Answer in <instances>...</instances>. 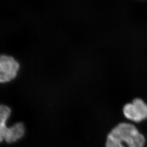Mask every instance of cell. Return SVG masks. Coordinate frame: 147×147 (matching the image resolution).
<instances>
[{
  "instance_id": "6da1fadb",
  "label": "cell",
  "mask_w": 147,
  "mask_h": 147,
  "mask_svg": "<svg viewBox=\"0 0 147 147\" xmlns=\"http://www.w3.org/2000/svg\"><path fill=\"white\" fill-rule=\"evenodd\" d=\"M144 136L131 124L121 123L109 134L106 147H144Z\"/></svg>"
},
{
  "instance_id": "7a4b0ae2",
  "label": "cell",
  "mask_w": 147,
  "mask_h": 147,
  "mask_svg": "<svg viewBox=\"0 0 147 147\" xmlns=\"http://www.w3.org/2000/svg\"><path fill=\"white\" fill-rule=\"evenodd\" d=\"M123 113L130 121L141 122L147 118V104L141 99L136 98L124 106Z\"/></svg>"
},
{
  "instance_id": "3957f363",
  "label": "cell",
  "mask_w": 147,
  "mask_h": 147,
  "mask_svg": "<svg viewBox=\"0 0 147 147\" xmlns=\"http://www.w3.org/2000/svg\"><path fill=\"white\" fill-rule=\"evenodd\" d=\"M19 68L16 59L7 55H0V83H7L15 79Z\"/></svg>"
},
{
  "instance_id": "277c9868",
  "label": "cell",
  "mask_w": 147,
  "mask_h": 147,
  "mask_svg": "<svg viewBox=\"0 0 147 147\" xmlns=\"http://www.w3.org/2000/svg\"><path fill=\"white\" fill-rule=\"evenodd\" d=\"M26 129L24 124L21 122H18L11 126H8L4 138V142L7 144L17 143L24 138Z\"/></svg>"
},
{
  "instance_id": "5b68a950",
  "label": "cell",
  "mask_w": 147,
  "mask_h": 147,
  "mask_svg": "<svg viewBox=\"0 0 147 147\" xmlns=\"http://www.w3.org/2000/svg\"><path fill=\"white\" fill-rule=\"evenodd\" d=\"M11 109L6 105L0 104V123L7 124L9 117L11 116Z\"/></svg>"
},
{
  "instance_id": "8992f818",
  "label": "cell",
  "mask_w": 147,
  "mask_h": 147,
  "mask_svg": "<svg viewBox=\"0 0 147 147\" xmlns=\"http://www.w3.org/2000/svg\"><path fill=\"white\" fill-rule=\"evenodd\" d=\"M7 127V124L0 123V143L4 142V138Z\"/></svg>"
}]
</instances>
